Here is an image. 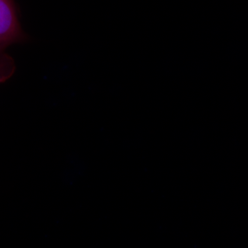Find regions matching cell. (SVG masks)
Segmentation results:
<instances>
[{"label": "cell", "mask_w": 248, "mask_h": 248, "mask_svg": "<svg viewBox=\"0 0 248 248\" xmlns=\"http://www.w3.org/2000/svg\"><path fill=\"white\" fill-rule=\"evenodd\" d=\"M26 38L15 1L0 0V83L9 79L15 72V62L6 52L7 49Z\"/></svg>", "instance_id": "obj_1"}]
</instances>
